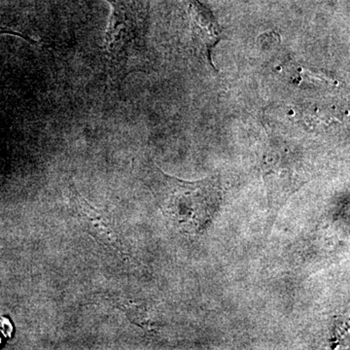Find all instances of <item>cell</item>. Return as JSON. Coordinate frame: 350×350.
I'll return each mask as SVG.
<instances>
[{
	"label": "cell",
	"mask_w": 350,
	"mask_h": 350,
	"mask_svg": "<svg viewBox=\"0 0 350 350\" xmlns=\"http://www.w3.org/2000/svg\"><path fill=\"white\" fill-rule=\"evenodd\" d=\"M158 172L153 193L163 215L182 232L197 234L206 230L222 204L218 177L186 181L159 169Z\"/></svg>",
	"instance_id": "obj_1"
},
{
	"label": "cell",
	"mask_w": 350,
	"mask_h": 350,
	"mask_svg": "<svg viewBox=\"0 0 350 350\" xmlns=\"http://www.w3.org/2000/svg\"><path fill=\"white\" fill-rule=\"evenodd\" d=\"M112 12L101 48L105 64L121 68L144 49L148 5L146 0H105Z\"/></svg>",
	"instance_id": "obj_2"
},
{
	"label": "cell",
	"mask_w": 350,
	"mask_h": 350,
	"mask_svg": "<svg viewBox=\"0 0 350 350\" xmlns=\"http://www.w3.org/2000/svg\"><path fill=\"white\" fill-rule=\"evenodd\" d=\"M69 202L73 215L90 236L121 256L128 257V246L109 213L92 206L75 187L71 188Z\"/></svg>",
	"instance_id": "obj_3"
},
{
	"label": "cell",
	"mask_w": 350,
	"mask_h": 350,
	"mask_svg": "<svg viewBox=\"0 0 350 350\" xmlns=\"http://www.w3.org/2000/svg\"><path fill=\"white\" fill-rule=\"evenodd\" d=\"M184 2L190 19L193 40L206 57L209 66L216 70L211 59V52L222 40V29L213 13L199 0H184Z\"/></svg>",
	"instance_id": "obj_4"
},
{
	"label": "cell",
	"mask_w": 350,
	"mask_h": 350,
	"mask_svg": "<svg viewBox=\"0 0 350 350\" xmlns=\"http://www.w3.org/2000/svg\"><path fill=\"white\" fill-rule=\"evenodd\" d=\"M0 34H9V36H19V38L25 39V41L31 44H38V41L33 40L31 38H29L25 34L21 33V32L14 31L12 29H8V27H2L0 25Z\"/></svg>",
	"instance_id": "obj_5"
}]
</instances>
